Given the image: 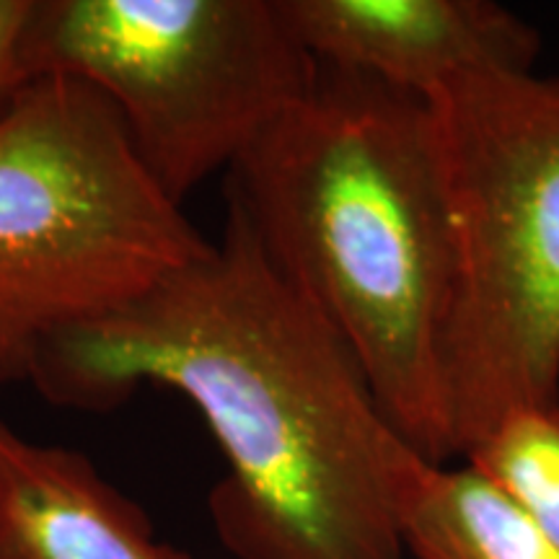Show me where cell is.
<instances>
[{
    "instance_id": "cell-1",
    "label": "cell",
    "mask_w": 559,
    "mask_h": 559,
    "mask_svg": "<svg viewBox=\"0 0 559 559\" xmlns=\"http://www.w3.org/2000/svg\"><path fill=\"white\" fill-rule=\"evenodd\" d=\"M32 386L86 412L140 386L185 396L226 461L207 513L234 559H407L404 506L425 459L236 202L218 241L55 337Z\"/></svg>"
},
{
    "instance_id": "cell-2",
    "label": "cell",
    "mask_w": 559,
    "mask_h": 559,
    "mask_svg": "<svg viewBox=\"0 0 559 559\" xmlns=\"http://www.w3.org/2000/svg\"><path fill=\"white\" fill-rule=\"evenodd\" d=\"M228 200L358 360L400 436L456 461L443 342L453 241L423 96L319 66L228 171Z\"/></svg>"
},
{
    "instance_id": "cell-3",
    "label": "cell",
    "mask_w": 559,
    "mask_h": 559,
    "mask_svg": "<svg viewBox=\"0 0 559 559\" xmlns=\"http://www.w3.org/2000/svg\"><path fill=\"white\" fill-rule=\"evenodd\" d=\"M453 241L443 389L464 459L559 400V79L474 73L425 96Z\"/></svg>"
},
{
    "instance_id": "cell-4",
    "label": "cell",
    "mask_w": 559,
    "mask_h": 559,
    "mask_svg": "<svg viewBox=\"0 0 559 559\" xmlns=\"http://www.w3.org/2000/svg\"><path fill=\"white\" fill-rule=\"evenodd\" d=\"M88 83L39 75L0 115V386L207 247Z\"/></svg>"
},
{
    "instance_id": "cell-5",
    "label": "cell",
    "mask_w": 559,
    "mask_h": 559,
    "mask_svg": "<svg viewBox=\"0 0 559 559\" xmlns=\"http://www.w3.org/2000/svg\"><path fill=\"white\" fill-rule=\"evenodd\" d=\"M21 60L99 91L179 207L319 75L280 0H34Z\"/></svg>"
},
{
    "instance_id": "cell-6",
    "label": "cell",
    "mask_w": 559,
    "mask_h": 559,
    "mask_svg": "<svg viewBox=\"0 0 559 559\" xmlns=\"http://www.w3.org/2000/svg\"><path fill=\"white\" fill-rule=\"evenodd\" d=\"M324 68L428 96L474 73H531L542 37L492 0H280Z\"/></svg>"
},
{
    "instance_id": "cell-7",
    "label": "cell",
    "mask_w": 559,
    "mask_h": 559,
    "mask_svg": "<svg viewBox=\"0 0 559 559\" xmlns=\"http://www.w3.org/2000/svg\"><path fill=\"white\" fill-rule=\"evenodd\" d=\"M0 559H190L86 453L24 438L0 417Z\"/></svg>"
},
{
    "instance_id": "cell-8",
    "label": "cell",
    "mask_w": 559,
    "mask_h": 559,
    "mask_svg": "<svg viewBox=\"0 0 559 559\" xmlns=\"http://www.w3.org/2000/svg\"><path fill=\"white\" fill-rule=\"evenodd\" d=\"M407 559H559L526 515L472 466L425 461L404 506Z\"/></svg>"
},
{
    "instance_id": "cell-9",
    "label": "cell",
    "mask_w": 559,
    "mask_h": 559,
    "mask_svg": "<svg viewBox=\"0 0 559 559\" xmlns=\"http://www.w3.org/2000/svg\"><path fill=\"white\" fill-rule=\"evenodd\" d=\"M559 551V400L508 412L461 459Z\"/></svg>"
},
{
    "instance_id": "cell-10",
    "label": "cell",
    "mask_w": 559,
    "mask_h": 559,
    "mask_svg": "<svg viewBox=\"0 0 559 559\" xmlns=\"http://www.w3.org/2000/svg\"><path fill=\"white\" fill-rule=\"evenodd\" d=\"M34 0H0V115L32 81L21 60V37Z\"/></svg>"
}]
</instances>
